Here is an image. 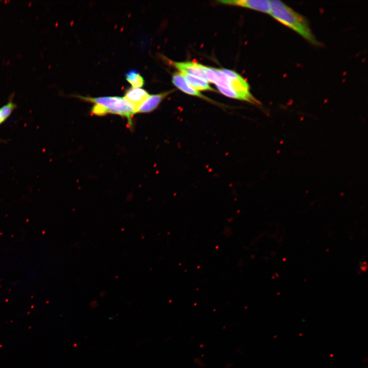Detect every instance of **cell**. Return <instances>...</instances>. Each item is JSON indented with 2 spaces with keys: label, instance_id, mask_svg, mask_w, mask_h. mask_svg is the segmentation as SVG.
Wrapping results in <instances>:
<instances>
[{
  "label": "cell",
  "instance_id": "8992f818",
  "mask_svg": "<svg viewBox=\"0 0 368 368\" xmlns=\"http://www.w3.org/2000/svg\"><path fill=\"white\" fill-rule=\"evenodd\" d=\"M171 64L181 73L186 74L205 79L204 73L200 67V64L196 62H171Z\"/></svg>",
  "mask_w": 368,
  "mask_h": 368
},
{
  "label": "cell",
  "instance_id": "6da1fadb",
  "mask_svg": "<svg viewBox=\"0 0 368 368\" xmlns=\"http://www.w3.org/2000/svg\"><path fill=\"white\" fill-rule=\"evenodd\" d=\"M269 2V14L275 19L294 31L311 43L319 44L304 17L281 1L272 0Z\"/></svg>",
  "mask_w": 368,
  "mask_h": 368
},
{
  "label": "cell",
  "instance_id": "4fadbf2b",
  "mask_svg": "<svg viewBox=\"0 0 368 368\" xmlns=\"http://www.w3.org/2000/svg\"><path fill=\"white\" fill-rule=\"evenodd\" d=\"M5 121L1 118L0 117V125L2 124Z\"/></svg>",
  "mask_w": 368,
  "mask_h": 368
},
{
  "label": "cell",
  "instance_id": "3957f363",
  "mask_svg": "<svg viewBox=\"0 0 368 368\" xmlns=\"http://www.w3.org/2000/svg\"><path fill=\"white\" fill-rule=\"evenodd\" d=\"M218 2L224 5L240 6L268 14L270 11V2L267 0H223Z\"/></svg>",
  "mask_w": 368,
  "mask_h": 368
},
{
  "label": "cell",
  "instance_id": "30bf717a",
  "mask_svg": "<svg viewBox=\"0 0 368 368\" xmlns=\"http://www.w3.org/2000/svg\"><path fill=\"white\" fill-rule=\"evenodd\" d=\"M181 74L188 83L195 89L197 90L214 91L213 88L209 85L206 80L186 74Z\"/></svg>",
  "mask_w": 368,
  "mask_h": 368
},
{
  "label": "cell",
  "instance_id": "8fae6325",
  "mask_svg": "<svg viewBox=\"0 0 368 368\" xmlns=\"http://www.w3.org/2000/svg\"><path fill=\"white\" fill-rule=\"evenodd\" d=\"M126 80L133 88H140L144 84V79L135 70H130L126 74Z\"/></svg>",
  "mask_w": 368,
  "mask_h": 368
},
{
  "label": "cell",
  "instance_id": "52a82bcc",
  "mask_svg": "<svg viewBox=\"0 0 368 368\" xmlns=\"http://www.w3.org/2000/svg\"><path fill=\"white\" fill-rule=\"evenodd\" d=\"M150 95L141 88H130L126 91L124 98L134 108L136 112L141 104Z\"/></svg>",
  "mask_w": 368,
  "mask_h": 368
},
{
  "label": "cell",
  "instance_id": "277c9868",
  "mask_svg": "<svg viewBox=\"0 0 368 368\" xmlns=\"http://www.w3.org/2000/svg\"><path fill=\"white\" fill-rule=\"evenodd\" d=\"M172 82L177 88L187 94L198 97L208 101H212V100L209 98L202 95L198 90L193 88L180 73H175L172 75Z\"/></svg>",
  "mask_w": 368,
  "mask_h": 368
},
{
  "label": "cell",
  "instance_id": "ba28073f",
  "mask_svg": "<svg viewBox=\"0 0 368 368\" xmlns=\"http://www.w3.org/2000/svg\"><path fill=\"white\" fill-rule=\"evenodd\" d=\"M220 70L229 79L231 89L246 93L250 92L248 83L240 75L234 71L228 69H220Z\"/></svg>",
  "mask_w": 368,
  "mask_h": 368
},
{
  "label": "cell",
  "instance_id": "7a4b0ae2",
  "mask_svg": "<svg viewBox=\"0 0 368 368\" xmlns=\"http://www.w3.org/2000/svg\"><path fill=\"white\" fill-rule=\"evenodd\" d=\"M87 102L94 103L91 109V114L103 116L107 114L119 115L126 118L131 127L132 118L136 112L133 106L124 97L118 96H103L99 97L77 96Z\"/></svg>",
  "mask_w": 368,
  "mask_h": 368
},
{
  "label": "cell",
  "instance_id": "7c38bea8",
  "mask_svg": "<svg viewBox=\"0 0 368 368\" xmlns=\"http://www.w3.org/2000/svg\"><path fill=\"white\" fill-rule=\"evenodd\" d=\"M16 105L12 101H10L0 108V117L5 121L11 114Z\"/></svg>",
  "mask_w": 368,
  "mask_h": 368
},
{
  "label": "cell",
  "instance_id": "9c48e42d",
  "mask_svg": "<svg viewBox=\"0 0 368 368\" xmlns=\"http://www.w3.org/2000/svg\"><path fill=\"white\" fill-rule=\"evenodd\" d=\"M218 90L223 95L233 99L245 101L254 104L260 103L251 95L250 92L246 93L235 90L233 89L216 85Z\"/></svg>",
  "mask_w": 368,
  "mask_h": 368
},
{
  "label": "cell",
  "instance_id": "5b68a950",
  "mask_svg": "<svg viewBox=\"0 0 368 368\" xmlns=\"http://www.w3.org/2000/svg\"><path fill=\"white\" fill-rule=\"evenodd\" d=\"M173 90H169L149 95L137 109L136 113H148L153 111L158 106L163 100Z\"/></svg>",
  "mask_w": 368,
  "mask_h": 368
}]
</instances>
